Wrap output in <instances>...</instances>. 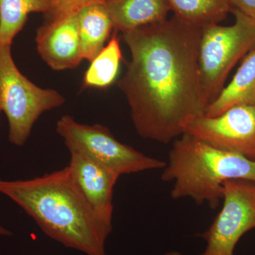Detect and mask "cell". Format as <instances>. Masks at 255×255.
<instances>
[{
	"label": "cell",
	"instance_id": "14",
	"mask_svg": "<svg viewBox=\"0 0 255 255\" xmlns=\"http://www.w3.org/2000/svg\"><path fill=\"white\" fill-rule=\"evenodd\" d=\"M52 0H0V46H11L31 13L49 14Z\"/></svg>",
	"mask_w": 255,
	"mask_h": 255
},
{
	"label": "cell",
	"instance_id": "17",
	"mask_svg": "<svg viewBox=\"0 0 255 255\" xmlns=\"http://www.w3.org/2000/svg\"><path fill=\"white\" fill-rule=\"evenodd\" d=\"M107 0H52L51 11L46 16L78 14L82 9L90 5L105 4Z\"/></svg>",
	"mask_w": 255,
	"mask_h": 255
},
{
	"label": "cell",
	"instance_id": "16",
	"mask_svg": "<svg viewBox=\"0 0 255 255\" xmlns=\"http://www.w3.org/2000/svg\"><path fill=\"white\" fill-rule=\"evenodd\" d=\"M114 33L108 44L90 63L84 75L83 88H106L117 78L122 54L118 37Z\"/></svg>",
	"mask_w": 255,
	"mask_h": 255
},
{
	"label": "cell",
	"instance_id": "5",
	"mask_svg": "<svg viewBox=\"0 0 255 255\" xmlns=\"http://www.w3.org/2000/svg\"><path fill=\"white\" fill-rule=\"evenodd\" d=\"M232 26L209 25L202 28L199 47V72L208 107L220 95L236 63L255 47V19L236 9Z\"/></svg>",
	"mask_w": 255,
	"mask_h": 255
},
{
	"label": "cell",
	"instance_id": "19",
	"mask_svg": "<svg viewBox=\"0 0 255 255\" xmlns=\"http://www.w3.org/2000/svg\"><path fill=\"white\" fill-rule=\"evenodd\" d=\"M12 236V233L9 230L6 229L4 226L0 224V236Z\"/></svg>",
	"mask_w": 255,
	"mask_h": 255
},
{
	"label": "cell",
	"instance_id": "20",
	"mask_svg": "<svg viewBox=\"0 0 255 255\" xmlns=\"http://www.w3.org/2000/svg\"><path fill=\"white\" fill-rule=\"evenodd\" d=\"M163 255H184L181 254V253H178V252L172 251V252H169V253H165V254H164Z\"/></svg>",
	"mask_w": 255,
	"mask_h": 255
},
{
	"label": "cell",
	"instance_id": "10",
	"mask_svg": "<svg viewBox=\"0 0 255 255\" xmlns=\"http://www.w3.org/2000/svg\"><path fill=\"white\" fill-rule=\"evenodd\" d=\"M70 153L68 167L79 187L97 214L112 225L114 189L121 176L86 156Z\"/></svg>",
	"mask_w": 255,
	"mask_h": 255
},
{
	"label": "cell",
	"instance_id": "21",
	"mask_svg": "<svg viewBox=\"0 0 255 255\" xmlns=\"http://www.w3.org/2000/svg\"><path fill=\"white\" fill-rule=\"evenodd\" d=\"M1 109H0V116H1ZM0 125H1V124H0Z\"/></svg>",
	"mask_w": 255,
	"mask_h": 255
},
{
	"label": "cell",
	"instance_id": "3",
	"mask_svg": "<svg viewBox=\"0 0 255 255\" xmlns=\"http://www.w3.org/2000/svg\"><path fill=\"white\" fill-rule=\"evenodd\" d=\"M161 179L173 182L170 194L174 200L189 198L197 205L207 204L216 209L226 181L255 183V161L183 133L174 140Z\"/></svg>",
	"mask_w": 255,
	"mask_h": 255
},
{
	"label": "cell",
	"instance_id": "4",
	"mask_svg": "<svg viewBox=\"0 0 255 255\" xmlns=\"http://www.w3.org/2000/svg\"><path fill=\"white\" fill-rule=\"evenodd\" d=\"M11 47L0 46V109L7 118L10 143L22 147L42 114L60 108L65 99L25 77L14 63Z\"/></svg>",
	"mask_w": 255,
	"mask_h": 255
},
{
	"label": "cell",
	"instance_id": "9",
	"mask_svg": "<svg viewBox=\"0 0 255 255\" xmlns=\"http://www.w3.org/2000/svg\"><path fill=\"white\" fill-rule=\"evenodd\" d=\"M37 51L55 71L76 68L83 60L78 14L46 16L38 28Z\"/></svg>",
	"mask_w": 255,
	"mask_h": 255
},
{
	"label": "cell",
	"instance_id": "2",
	"mask_svg": "<svg viewBox=\"0 0 255 255\" xmlns=\"http://www.w3.org/2000/svg\"><path fill=\"white\" fill-rule=\"evenodd\" d=\"M0 193L48 237L87 255H107L106 241L113 226L92 207L68 166L27 180H0Z\"/></svg>",
	"mask_w": 255,
	"mask_h": 255
},
{
	"label": "cell",
	"instance_id": "11",
	"mask_svg": "<svg viewBox=\"0 0 255 255\" xmlns=\"http://www.w3.org/2000/svg\"><path fill=\"white\" fill-rule=\"evenodd\" d=\"M105 6L115 33L164 21L170 11L168 0H107Z\"/></svg>",
	"mask_w": 255,
	"mask_h": 255
},
{
	"label": "cell",
	"instance_id": "12",
	"mask_svg": "<svg viewBox=\"0 0 255 255\" xmlns=\"http://www.w3.org/2000/svg\"><path fill=\"white\" fill-rule=\"evenodd\" d=\"M255 104V47L246 55L232 81L208 107L206 117H215L235 106Z\"/></svg>",
	"mask_w": 255,
	"mask_h": 255
},
{
	"label": "cell",
	"instance_id": "15",
	"mask_svg": "<svg viewBox=\"0 0 255 255\" xmlns=\"http://www.w3.org/2000/svg\"><path fill=\"white\" fill-rule=\"evenodd\" d=\"M170 11L184 22L204 28L219 24L231 13L228 0H168Z\"/></svg>",
	"mask_w": 255,
	"mask_h": 255
},
{
	"label": "cell",
	"instance_id": "1",
	"mask_svg": "<svg viewBox=\"0 0 255 255\" xmlns=\"http://www.w3.org/2000/svg\"><path fill=\"white\" fill-rule=\"evenodd\" d=\"M201 33L202 28L173 15L122 33L130 60L118 87L140 137L168 143L205 115L199 63Z\"/></svg>",
	"mask_w": 255,
	"mask_h": 255
},
{
	"label": "cell",
	"instance_id": "6",
	"mask_svg": "<svg viewBox=\"0 0 255 255\" xmlns=\"http://www.w3.org/2000/svg\"><path fill=\"white\" fill-rule=\"evenodd\" d=\"M56 132L69 152L86 156L120 176L162 169L166 164L119 142L108 128L101 124H82L71 116L64 115L57 122Z\"/></svg>",
	"mask_w": 255,
	"mask_h": 255
},
{
	"label": "cell",
	"instance_id": "13",
	"mask_svg": "<svg viewBox=\"0 0 255 255\" xmlns=\"http://www.w3.org/2000/svg\"><path fill=\"white\" fill-rule=\"evenodd\" d=\"M83 59L91 63L105 48L113 28L105 4L90 5L78 14Z\"/></svg>",
	"mask_w": 255,
	"mask_h": 255
},
{
	"label": "cell",
	"instance_id": "7",
	"mask_svg": "<svg viewBox=\"0 0 255 255\" xmlns=\"http://www.w3.org/2000/svg\"><path fill=\"white\" fill-rule=\"evenodd\" d=\"M222 194V209L202 234L206 247L201 255H235L242 236L255 228V183L230 179L223 183Z\"/></svg>",
	"mask_w": 255,
	"mask_h": 255
},
{
	"label": "cell",
	"instance_id": "8",
	"mask_svg": "<svg viewBox=\"0 0 255 255\" xmlns=\"http://www.w3.org/2000/svg\"><path fill=\"white\" fill-rule=\"evenodd\" d=\"M184 133L255 161V104L235 106L218 117L203 116L188 124Z\"/></svg>",
	"mask_w": 255,
	"mask_h": 255
},
{
	"label": "cell",
	"instance_id": "18",
	"mask_svg": "<svg viewBox=\"0 0 255 255\" xmlns=\"http://www.w3.org/2000/svg\"><path fill=\"white\" fill-rule=\"evenodd\" d=\"M233 9L255 19V0H228Z\"/></svg>",
	"mask_w": 255,
	"mask_h": 255
}]
</instances>
